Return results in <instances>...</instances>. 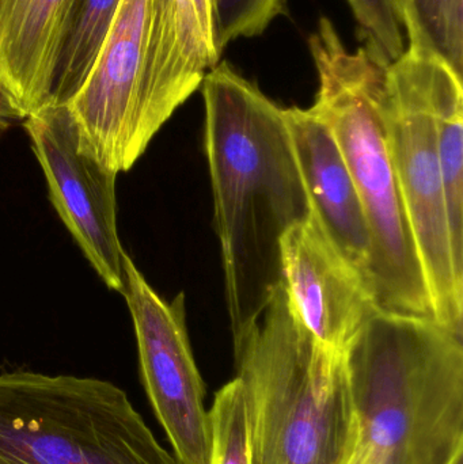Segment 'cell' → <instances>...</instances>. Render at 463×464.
<instances>
[{
  "instance_id": "obj_1",
  "label": "cell",
  "mask_w": 463,
  "mask_h": 464,
  "mask_svg": "<svg viewBox=\"0 0 463 464\" xmlns=\"http://www.w3.org/2000/svg\"><path fill=\"white\" fill-rule=\"evenodd\" d=\"M206 151L233 341L282 284L280 240L312 214L285 109L219 62L201 83Z\"/></svg>"
},
{
  "instance_id": "obj_2",
  "label": "cell",
  "mask_w": 463,
  "mask_h": 464,
  "mask_svg": "<svg viewBox=\"0 0 463 464\" xmlns=\"http://www.w3.org/2000/svg\"><path fill=\"white\" fill-rule=\"evenodd\" d=\"M362 464H449L463 455L462 335L377 311L345 352Z\"/></svg>"
},
{
  "instance_id": "obj_3",
  "label": "cell",
  "mask_w": 463,
  "mask_h": 464,
  "mask_svg": "<svg viewBox=\"0 0 463 464\" xmlns=\"http://www.w3.org/2000/svg\"><path fill=\"white\" fill-rule=\"evenodd\" d=\"M234 343L253 464H345L359 441L345 354L313 337L283 283Z\"/></svg>"
},
{
  "instance_id": "obj_4",
  "label": "cell",
  "mask_w": 463,
  "mask_h": 464,
  "mask_svg": "<svg viewBox=\"0 0 463 464\" xmlns=\"http://www.w3.org/2000/svg\"><path fill=\"white\" fill-rule=\"evenodd\" d=\"M309 45L320 81L313 108L339 143L369 223L367 285L375 304L383 313L435 319L383 122L391 62L366 45L348 51L326 16Z\"/></svg>"
},
{
  "instance_id": "obj_5",
  "label": "cell",
  "mask_w": 463,
  "mask_h": 464,
  "mask_svg": "<svg viewBox=\"0 0 463 464\" xmlns=\"http://www.w3.org/2000/svg\"><path fill=\"white\" fill-rule=\"evenodd\" d=\"M0 464H179L121 387L34 371L0 373Z\"/></svg>"
},
{
  "instance_id": "obj_6",
  "label": "cell",
  "mask_w": 463,
  "mask_h": 464,
  "mask_svg": "<svg viewBox=\"0 0 463 464\" xmlns=\"http://www.w3.org/2000/svg\"><path fill=\"white\" fill-rule=\"evenodd\" d=\"M440 59L405 49L389 64L382 114L434 316L462 335L463 281L454 267L435 135L434 82Z\"/></svg>"
},
{
  "instance_id": "obj_7",
  "label": "cell",
  "mask_w": 463,
  "mask_h": 464,
  "mask_svg": "<svg viewBox=\"0 0 463 464\" xmlns=\"http://www.w3.org/2000/svg\"><path fill=\"white\" fill-rule=\"evenodd\" d=\"M125 289L141 383L179 464L208 463L206 384L193 356L184 294L171 302L152 288L125 251Z\"/></svg>"
},
{
  "instance_id": "obj_8",
  "label": "cell",
  "mask_w": 463,
  "mask_h": 464,
  "mask_svg": "<svg viewBox=\"0 0 463 464\" xmlns=\"http://www.w3.org/2000/svg\"><path fill=\"white\" fill-rule=\"evenodd\" d=\"M22 125L60 219L105 285L124 294L125 250L117 227L119 174L79 149L67 106H45L29 114Z\"/></svg>"
},
{
  "instance_id": "obj_9",
  "label": "cell",
  "mask_w": 463,
  "mask_h": 464,
  "mask_svg": "<svg viewBox=\"0 0 463 464\" xmlns=\"http://www.w3.org/2000/svg\"><path fill=\"white\" fill-rule=\"evenodd\" d=\"M150 0H121L97 59L67 103L79 149L113 173L143 157L140 101L149 37Z\"/></svg>"
},
{
  "instance_id": "obj_10",
  "label": "cell",
  "mask_w": 463,
  "mask_h": 464,
  "mask_svg": "<svg viewBox=\"0 0 463 464\" xmlns=\"http://www.w3.org/2000/svg\"><path fill=\"white\" fill-rule=\"evenodd\" d=\"M282 283L304 326L345 354L377 304L362 276L334 247L313 214L280 240Z\"/></svg>"
},
{
  "instance_id": "obj_11",
  "label": "cell",
  "mask_w": 463,
  "mask_h": 464,
  "mask_svg": "<svg viewBox=\"0 0 463 464\" xmlns=\"http://www.w3.org/2000/svg\"><path fill=\"white\" fill-rule=\"evenodd\" d=\"M220 56L212 0H150L140 101V135L147 147Z\"/></svg>"
},
{
  "instance_id": "obj_12",
  "label": "cell",
  "mask_w": 463,
  "mask_h": 464,
  "mask_svg": "<svg viewBox=\"0 0 463 464\" xmlns=\"http://www.w3.org/2000/svg\"><path fill=\"white\" fill-rule=\"evenodd\" d=\"M285 119L313 217L367 285L371 237L339 143L313 106L285 109Z\"/></svg>"
},
{
  "instance_id": "obj_13",
  "label": "cell",
  "mask_w": 463,
  "mask_h": 464,
  "mask_svg": "<svg viewBox=\"0 0 463 464\" xmlns=\"http://www.w3.org/2000/svg\"><path fill=\"white\" fill-rule=\"evenodd\" d=\"M73 0H0V86L26 119L51 105Z\"/></svg>"
},
{
  "instance_id": "obj_14",
  "label": "cell",
  "mask_w": 463,
  "mask_h": 464,
  "mask_svg": "<svg viewBox=\"0 0 463 464\" xmlns=\"http://www.w3.org/2000/svg\"><path fill=\"white\" fill-rule=\"evenodd\" d=\"M434 109L454 267L463 281V76L442 60L435 72Z\"/></svg>"
},
{
  "instance_id": "obj_15",
  "label": "cell",
  "mask_w": 463,
  "mask_h": 464,
  "mask_svg": "<svg viewBox=\"0 0 463 464\" xmlns=\"http://www.w3.org/2000/svg\"><path fill=\"white\" fill-rule=\"evenodd\" d=\"M121 0H73L57 62L51 105H67L83 86Z\"/></svg>"
},
{
  "instance_id": "obj_16",
  "label": "cell",
  "mask_w": 463,
  "mask_h": 464,
  "mask_svg": "<svg viewBox=\"0 0 463 464\" xmlns=\"http://www.w3.org/2000/svg\"><path fill=\"white\" fill-rule=\"evenodd\" d=\"M410 48L426 52L463 76V0H404Z\"/></svg>"
},
{
  "instance_id": "obj_17",
  "label": "cell",
  "mask_w": 463,
  "mask_h": 464,
  "mask_svg": "<svg viewBox=\"0 0 463 464\" xmlns=\"http://www.w3.org/2000/svg\"><path fill=\"white\" fill-rule=\"evenodd\" d=\"M208 463L253 464L244 387L234 378L215 395L208 411Z\"/></svg>"
},
{
  "instance_id": "obj_18",
  "label": "cell",
  "mask_w": 463,
  "mask_h": 464,
  "mask_svg": "<svg viewBox=\"0 0 463 464\" xmlns=\"http://www.w3.org/2000/svg\"><path fill=\"white\" fill-rule=\"evenodd\" d=\"M285 7V0H212L217 52L236 38L263 34Z\"/></svg>"
},
{
  "instance_id": "obj_19",
  "label": "cell",
  "mask_w": 463,
  "mask_h": 464,
  "mask_svg": "<svg viewBox=\"0 0 463 464\" xmlns=\"http://www.w3.org/2000/svg\"><path fill=\"white\" fill-rule=\"evenodd\" d=\"M359 24L363 45L382 54L389 62L405 51L399 16L391 0H347Z\"/></svg>"
},
{
  "instance_id": "obj_20",
  "label": "cell",
  "mask_w": 463,
  "mask_h": 464,
  "mask_svg": "<svg viewBox=\"0 0 463 464\" xmlns=\"http://www.w3.org/2000/svg\"><path fill=\"white\" fill-rule=\"evenodd\" d=\"M24 114L22 113L15 101L0 86V138L14 125L24 121Z\"/></svg>"
},
{
  "instance_id": "obj_21",
  "label": "cell",
  "mask_w": 463,
  "mask_h": 464,
  "mask_svg": "<svg viewBox=\"0 0 463 464\" xmlns=\"http://www.w3.org/2000/svg\"><path fill=\"white\" fill-rule=\"evenodd\" d=\"M393 5L394 10H396L397 16H399L400 24H401L402 18V5H404V0H391ZM402 26V24H401Z\"/></svg>"
},
{
  "instance_id": "obj_22",
  "label": "cell",
  "mask_w": 463,
  "mask_h": 464,
  "mask_svg": "<svg viewBox=\"0 0 463 464\" xmlns=\"http://www.w3.org/2000/svg\"><path fill=\"white\" fill-rule=\"evenodd\" d=\"M345 464H362L361 452H359V447L356 446L355 451L351 455L350 459Z\"/></svg>"
},
{
  "instance_id": "obj_23",
  "label": "cell",
  "mask_w": 463,
  "mask_h": 464,
  "mask_svg": "<svg viewBox=\"0 0 463 464\" xmlns=\"http://www.w3.org/2000/svg\"><path fill=\"white\" fill-rule=\"evenodd\" d=\"M449 464H463V455H459V457H457L456 459L453 460V462Z\"/></svg>"
}]
</instances>
